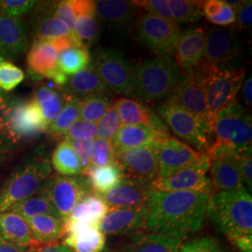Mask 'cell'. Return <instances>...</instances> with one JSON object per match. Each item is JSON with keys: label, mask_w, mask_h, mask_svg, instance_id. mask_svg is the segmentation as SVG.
Wrapping results in <instances>:
<instances>
[{"label": "cell", "mask_w": 252, "mask_h": 252, "mask_svg": "<svg viewBox=\"0 0 252 252\" xmlns=\"http://www.w3.org/2000/svg\"><path fill=\"white\" fill-rule=\"evenodd\" d=\"M212 194L197 191L153 189L148 203L144 229L149 233L182 239L202 228Z\"/></svg>", "instance_id": "cell-1"}, {"label": "cell", "mask_w": 252, "mask_h": 252, "mask_svg": "<svg viewBox=\"0 0 252 252\" xmlns=\"http://www.w3.org/2000/svg\"><path fill=\"white\" fill-rule=\"evenodd\" d=\"M206 154L208 158L219 155H240L252 151V119L249 109L234 101L217 114Z\"/></svg>", "instance_id": "cell-2"}, {"label": "cell", "mask_w": 252, "mask_h": 252, "mask_svg": "<svg viewBox=\"0 0 252 252\" xmlns=\"http://www.w3.org/2000/svg\"><path fill=\"white\" fill-rule=\"evenodd\" d=\"M183 75L171 57L144 60L133 67L131 97L142 103L167 98Z\"/></svg>", "instance_id": "cell-3"}, {"label": "cell", "mask_w": 252, "mask_h": 252, "mask_svg": "<svg viewBox=\"0 0 252 252\" xmlns=\"http://www.w3.org/2000/svg\"><path fill=\"white\" fill-rule=\"evenodd\" d=\"M208 214L232 242L252 234V198L247 189L213 193Z\"/></svg>", "instance_id": "cell-4"}, {"label": "cell", "mask_w": 252, "mask_h": 252, "mask_svg": "<svg viewBox=\"0 0 252 252\" xmlns=\"http://www.w3.org/2000/svg\"><path fill=\"white\" fill-rule=\"evenodd\" d=\"M195 70L203 80L207 112L213 126L217 114L235 101L243 84L245 71L203 63Z\"/></svg>", "instance_id": "cell-5"}, {"label": "cell", "mask_w": 252, "mask_h": 252, "mask_svg": "<svg viewBox=\"0 0 252 252\" xmlns=\"http://www.w3.org/2000/svg\"><path fill=\"white\" fill-rule=\"evenodd\" d=\"M51 175L52 166L47 159L34 157L19 165L0 189V213L36 194Z\"/></svg>", "instance_id": "cell-6"}, {"label": "cell", "mask_w": 252, "mask_h": 252, "mask_svg": "<svg viewBox=\"0 0 252 252\" xmlns=\"http://www.w3.org/2000/svg\"><path fill=\"white\" fill-rule=\"evenodd\" d=\"M91 64L108 90L131 96L133 67L123 52L115 48L100 49Z\"/></svg>", "instance_id": "cell-7"}, {"label": "cell", "mask_w": 252, "mask_h": 252, "mask_svg": "<svg viewBox=\"0 0 252 252\" xmlns=\"http://www.w3.org/2000/svg\"><path fill=\"white\" fill-rule=\"evenodd\" d=\"M157 112L166 127L185 144L190 148L193 147L200 153H206L211 137L207 128L197 118L180 106L169 102L158 106Z\"/></svg>", "instance_id": "cell-8"}, {"label": "cell", "mask_w": 252, "mask_h": 252, "mask_svg": "<svg viewBox=\"0 0 252 252\" xmlns=\"http://www.w3.org/2000/svg\"><path fill=\"white\" fill-rule=\"evenodd\" d=\"M92 191L88 181L83 176L65 177L51 175L38 192L49 199L64 222L73 207Z\"/></svg>", "instance_id": "cell-9"}, {"label": "cell", "mask_w": 252, "mask_h": 252, "mask_svg": "<svg viewBox=\"0 0 252 252\" xmlns=\"http://www.w3.org/2000/svg\"><path fill=\"white\" fill-rule=\"evenodd\" d=\"M180 30L176 23L145 12L137 23V37L147 50L158 57L175 54Z\"/></svg>", "instance_id": "cell-10"}, {"label": "cell", "mask_w": 252, "mask_h": 252, "mask_svg": "<svg viewBox=\"0 0 252 252\" xmlns=\"http://www.w3.org/2000/svg\"><path fill=\"white\" fill-rule=\"evenodd\" d=\"M114 163L122 170L125 179L152 183L158 175V143L114 150Z\"/></svg>", "instance_id": "cell-11"}, {"label": "cell", "mask_w": 252, "mask_h": 252, "mask_svg": "<svg viewBox=\"0 0 252 252\" xmlns=\"http://www.w3.org/2000/svg\"><path fill=\"white\" fill-rule=\"evenodd\" d=\"M48 128L36 103L31 100H11L6 135L15 144L47 132Z\"/></svg>", "instance_id": "cell-12"}, {"label": "cell", "mask_w": 252, "mask_h": 252, "mask_svg": "<svg viewBox=\"0 0 252 252\" xmlns=\"http://www.w3.org/2000/svg\"><path fill=\"white\" fill-rule=\"evenodd\" d=\"M210 160L206 153H201L196 162L164 179L152 182L153 189L162 191H197L212 192L211 182L207 177Z\"/></svg>", "instance_id": "cell-13"}, {"label": "cell", "mask_w": 252, "mask_h": 252, "mask_svg": "<svg viewBox=\"0 0 252 252\" xmlns=\"http://www.w3.org/2000/svg\"><path fill=\"white\" fill-rule=\"evenodd\" d=\"M166 102L180 106L197 118L207 128L211 137L212 125L207 112L204 84L202 77L196 70L183 75Z\"/></svg>", "instance_id": "cell-14"}, {"label": "cell", "mask_w": 252, "mask_h": 252, "mask_svg": "<svg viewBox=\"0 0 252 252\" xmlns=\"http://www.w3.org/2000/svg\"><path fill=\"white\" fill-rule=\"evenodd\" d=\"M201 153L168 133L158 141V175L164 179L196 162ZM156 180V179H155Z\"/></svg>", "instance_id": "cell-15"}, {"label": "cell", "mask_w": 252, "mask_h": 252, "mask_svg": "<svg viewBox=\"0 0 252 252\" xmlns=\"http://www.w3.org/2000/svg\"><path fill=\"white\" fill-rule=\"evenodd\" d=\"M239 53V43L233 27H214L207 33L202 63L216 67L233 60Z\"/></svg>", "instance_id": "cell-16"}, {"label": "cell", "mask_w": 252, "mask_h": 252, "mask_svg": "<svg viewBox=\"0 0 252 252\" xmlns=\"http://www.w3.org/2000/svg\"><path fill=\"white\" fill-rule=\"evenodd\" d=\"M207 32L203 27H191L180 32L175 50V62L183 74L192 72L202 63Z\"/></svg>", "instance_id": "cell-17"}, {"label": "cell", "mask_w": 252, "mask_h": 252, "mask_svg": "<svg viewBox=\"0 0 252 252\" xmlns=\"http://www.w3.org/2000/svg\"><path fill=\"white\" fill-rule=\"evenodd\" d=\"M152 183L125 179L117 187L100 196L110 209L147 207L151 193Z\"/></svg>", "instance_id": "cell-18"}, {"label": "cell", "mask_w": 252, "mask_h": 252, "mask_svg": "<svg viewBox=\"0 0 252 252\" xmlns=\"http://www.w3.org/2000/svg\"><path fill=\"white\" fill-rule=\"evenodd\" d=\"M209 160V180L213 193L246 189L239 167V155H219Z\"/></svg>", "instance_id": "cell-19"}, {"label": "cell", "mask_w": 252, "mask_h": 252, "mask_svg": "<svg viewBox=\"0 0 252 252\" xmlns=\"http://www.w3.org/2000/svg\"><path fill=\"white\" fill-rule=\"evenodd\" d=\"M63 245L74 252H102L106 236L99 224L65 221Z\"/></svg>", "instance_id": "cell-20"}, {"label": "cell", "mask_w": 252, "mask_h": 252, "mask_svg": "<svg viewBox=\"0 0 252 252\" xmlns=\"http://www.w3.org/2000/svg\"><path fill=\"white\" fill-rule=\"evenodd\" d=\"M29 47L28 30L20 17L0 14V55L4 59H16Z\"/></svg>", "instance_id": "cell-21"}, {"label": "cell", "mask_w": 252, "mask_h": 252, "mask_svg": "<svg viewBox=\"0 0 252 252\" xmlns=\"http://www.w3.org/2000/svg\"><path fill=\"white\" fill-rule=\"evenodd\" d=\"M148 217V207L110 209L100 221V230L104 234L123 235L135 233L144 228Z\"/></svg>", "instance_id": "cell-22"}, {"label": "cell", "mask_w": 252, "mask_h": 252, "mask_svg": "<svg viewBox=\"0 0 252 252\" xmlns=\"http://www.w3.org/2000/svg\"><path fill=\"white\" fill-rule=\"evenodd\" d=\"M57 2H37L32 25L34 42L70 36V31L54 14Z\"/></svg>", "instance_id": "cell-23"}, {"label": "cell", "mask_w": 252, "mask_h": 252, "mask_svg": "<svg viewBox=\"0 0 252 252\" xmlns=\"http://www.w3.org/2000/svg\"><path fill=\"white\" fill-rule=\"evenodd\" d=\"M121 122L124 126H150L160 134L167 133L168 129L162 119L153 109L138 100L123 97L114 103Z\"/></svg>", "instance_id": "cell-24"}, {"label": "cell", "mask_w": 252, "mask_h": 252, "mask_svg": "<svg viewBox=\"0 0 252 252\" xmlns=\"http://www.w3.org/2000/svg\"><path fill=\"white\" fill-rule=\"evenodd\" d=\"M58 53L48 40H40L33 43L27 54L28 71L36 78L53 79L59 70Z\"/></svg>", "instance_id": "cell-25"}, {"label": "cell", "mask_w": 252, "mask_h": 252, "mask_svg": "<svg viewBox=\"0 0 252 252\" xmlns=\"http://www.w3.org/2000/svg\"><path fill=\"white\" fill-rule=\"evenodd\" d=\"M134 1L99 0L94 1L96 18L109 27L122 28L129 25L136 14Z\"/></svg>", "instance_id": "cell-26"}, {"label": "cell", "mask_w": 252, "mask_h": 252, "mask_svg": "<svg viewBox=\"0 0 252 252\" xmlns=\"http://www.w3.org/2000/svg\"><path fill=\"white\" fill-rule=\"evenodd\" d=\"M182 239L154 233H133L125 252H179Z\"/></svg>", "instance_id": "cell-27"}, {"label": "cell", "mask_w": 252, "mask_h": 252, "mask_svg": "<svg viewBox=\"0 0 252 252\" xmlns=\"http://www.w3.org/2000/svg\"><path fill=\"white\" fill-rule=\"evenodd\" d=\"M26 220L35 246L58 243L64 235V222L58 217L38 215Z\"/></svg>", "instance_id": "cell-28"}, {"label": "cell", "mask_w": 252, "mask_h": 252, "mask_svg": "<svg viewBox=\"0 0 252 252\" xmlns=\"http://www.w3.org/2000/svg\"><path fill=\"white\" fill-rule=\"evenodd\" d=\"M163 135L164 134L158 133L152 127L143 125L122 126L112 140V145L114 150L144 147L157 144L161 136Z\"/></svg>", "instance_id": "cell-29"}, {"label": "cell", "mask_w": 252, "mask_h": 252, "mask_svg": "<svg viewBox=\"0 0 252 252\" xmlns=\"http://www.w3.org/2000/svg\"><path fill=\"white\" fill-rule=\"evenodd\" d=\"M64 89L65 94L74 95L80 99L108 93L107 87L91 63L83 70L70 76Z\"/></svg>", "instance_id": "cell-30"}, {"label": "cell", "mask_w": 252, "mask_h": 252, "mask_svg": "<svg viewBox=\"0 0 252 252\" xmlns=\"http://www.w3.org/2000/svg\"><path fill=\"white\" fill-rule=\"evenodd\" d=\"M0 235L9 243L21 247L35 246L27 220L11 211L0 213Z\"/></svg>", "instance_id": "cell-31"}, {"label": "cell", "mask_w": 252, "mask_h": 252, "mask_svg": "<svg viewBox=\"0 0 252 252\" xmlns=\"http://www.w3.org/2000/svg\"><path fill=\"white\" fill-rule=\"evenodd\" d=\"M108 211L109 208L103 198L99 194L92 191L73 207L65 221L100 224V221Z\"/></svg>", "instance_id": "cell-32"}, {"label": "cell", "mask_w": 252, "mask_h": 252, "mask_svg": "<svg viewBox=\"0 0 252 252\" xmlns=\"http://www.w3.org/2000/svg\"><path fill=\"white\" fill-rule=\"evenodd\" d=\"M93 192L104 194L117 187L125 180V176L116 163L104 166H91L84 175Z\"/></svg>", "instance_id": "cell-33"}, {"label": "cell", "mask_w": 252, "mask_h": 252, "mask_svg": "<svg viewBox=\"0 0 252 252\" xmlns=\"http://www.w3.org/2000/svg\"><path fill=\"white\" fill-rule=\"evenodd\" d=\"M52 165L60 176H82L81 161L72 147L65 140L61 141L55 148L52 155Z\"/></svg>", "instance_id": "cell-34"}, {"label": "cell", "mask_w": 252, "mask_h": 252, "mask_svg": "<svg viewBox=\"0 0 252 252\" xmlns=\"http://www.w3.org/2000/svg\"><path fill=\"white\" fill-rule=\"evenodd\" d=\"M64 97L63 109L47 131L56 138H63L66 130L81 119V99L65 93Z\"/></svg>", "instance_id": "cell-35"}, {"label": "cell", "mask_w": 252, "mask_h": 252, "mask_svg": "<svg viewBox=\"0 0 252 252\" xmlns=\"http://www.w3.org/2000/svg\"><path fill=\"white\" fill-rule=\"evenodd\" d=\"M90 63V53L86 47H70L58 54L57 59L58 68L67 76L80 72Z\"/></svg>", "instance_id": "cell-36"}, {"label": "cell", "mask_w": 252, "mask_h": 252, "mask_svg": "<svg viewBox=\"0 0 252 252\" xmlns=\"http://www.w3.org/2000/svg\"><path fill=\"white\" fill-rule=\"evenodd\" d=\"M8 211L17 213L25 219H30L38 215H52L60 218L49 199L39 192L14 204Z\"/></svg>", "instance_id": "cell-37"}, {"label": "cell", "mask_w": 252, "mask_h": 252, "mask_svg": "<svg viewBox=\"0 0 252 252\" xmlns=\"http://www.w3.org/2000/svg\"><path fill=\"white\" fill-rule=\"evenodd\" d=\"M174 22L178 24H191L203 18L202 7L204 2L187 0L167 1Z\"/></svg>", "instance_id": "cell-38"}, {"label": "cell", "mask_w": 252, "mask_h": 252, "mask_svg": "<svg viewBox=\"0 0 252 252\" xmlns=\"http://www.w3.org/2000/svg\"><path fill=\"white\" fill-rule=\"evenodd\" d=\"M111 99L106 94H100L81 99V119L93 124L98 123L111 107Z\"/></svg>", "instance_id": "cell-39"}, {"label": "cell", "mask_w": 252, "mask_h": 252, "mask_svg": "<svg viewBox=\"0 0 252 252\" xmlns=\"http://www.w3.org/2000/svg\"><path fill=\"white\" fill-rule=\"evenodd\" d=\"M75 33L81 44L88 48L99 39L100 25L95 14H81L76 17Z\"/></svg>", "instance_id": "cell-40"}, {"label": "cell", "mask_w": 252, "mask_h": 252, "mask_svg": "<svg viewBox=\"0 0 252 252\" xmlns=\"http://www.w3.org/2000/svg\"><path fill=\"white\" fill-rule=\"evenodd\" d=\"M121 126V118L114 104H112L106 115L98 122V126H96L97 128L95 137L112 142Z\"/></svg>", "instance_id": "cell-41"}, {"label": "cell", "mask_w": 252, "mask_h": 252, "mask_svg": "<svg viewBox=\"0 0 252 252\" xmlns=\"http://www.w3.org/2000/svg\"><path fill=\"white\" fill-rule=\"evenodd\" d=\"M25 80V73L15 64L4 59L0 62V91L14 90Z\"/></svg>", "instance_id": "cell-42"}, {"label": "cell", "mask_w": 252, "mask_h": 252, "mask_svg": "<svg viewBox=\"0 0 252 252\" xmlns=\"http://www.w3.org/2000/svg\"><path fill=\"white\" fill-rule=\"evenodd\" d=\"M114 162V148L112 142L94 138L91 153V165L104 166Z\"/></svg>", "instance_id": "cell-43"}, {"label": "cell", "mask_w": 252, "mask_h": 252, "mask_svg": "<svg viewBox=\"0 0 252 252\" xmlns=\"http://www.w3.org/2000/svg\"><path fill=\"white\" fill-rule=\"evenodd\" d=\"M36 3L35 0H0V14L20 17L30 12Z\"/></svg>", "instance_id": "cell-44"}, {"label": "cell", "mask_w": 252, "mask_h": 252, "mask_svg": "<svg viewBox=\"0 0 252 252\" xmlns=\"http://www.w3.org/2000/svg\"><path fill=\"white\" fill-rule=\"evenodd\" d=\"M64 101V94H61V92L57 91L51 99L37 105L48 127L51 126V124L57 118L61 110L63 109Z\"/></svg>", "instance_id": "cell-45"}, {"label": "cell", "mask_w": 252, "mask_h": 252, "mask_svg": "<svg viewBox=\"0 0 252 252\" xmlns=\"http://www.w3.org/2000/svg\"><path fill=\"white\" fill-rule=\"evenodd\" d=\"M96 128L95 124L80 119L66 130L63 136V140L94 138L96 136Z\"/></svg>", "instance_id": "cell-46"}, {"label": "cell", "mask_w": 252, "mask_h": 252, "mask_svg": "<svg viewBox=\"0 0 252 252\" xmlns=\"http://www.w3.org/2000/svg\"><path fill=\"white\" fill-rule=\"evenodd\" d=\"M94 138H80L65 140L72 147L74 152L78 155L82 166V176L86 174L91 166V153Z\"/></svg>", "instance_id": "cell-47"}, {"label": "cell", "mask_w": 252, "mask_h": 252, "mask_svg": "<svg viewBox=\"0 0 252 252\" xmlns=\"http://www.w3.org/2000/svg\"><path fill=\"white\" fill-rule=\"evenodd\" d=\"M137 9H144L147 13L175 23L172 17L166 0H149V1H134Z\"/></svg>", "instance_id": "cell-48"}, {"label": "cell", "mask_w": 252, "mask_h": 252, "mask_svg": "<svg viewBox=\"0 0 252 252\" xmlns=\"http://www.w3.org/2000/svg\"><path fill=\"white\" fill-rule=\"evenodd\" d=\"M179 252H227L217 242L210 237H203L190 240L188 243L180 247Z\"/></svg>", "instance_id": "cell-49"}, {"label": "cell", "mask_w": 252, "mask_h": 252, "mask_svg": "<svg viewBox=\"0 0 252 252\" xmlns=\"http://www.w3.org/2000/svg\"><path fill=\"white\" fill-rule=\"evenodd\" d=\"M239 167L243 180L244 186L251 193L252 189V151L239 155Z\"/></svg>", "instance_id": "cell-50"}, {"label": "cell", "mask_w": 252, "mask_h": 252, "mask_svg": "<svg viewBox=\"0 0 252 252\" xmlns=\"http://www.w3.org/2000/svg\"><path fill=\"white\" fill-rule=\"evenodd\" d=\"M234 11L236 27L240 29H247L252 26V1H242L241 5L234 9Z\"/></svg>", "instance_id": "cell-51"}, {"label": "cell", "mask_w": 252, "mask_h": 252, "mask_svg": "<svg viewBox=\"0 0 252 252\" xmlns=\"http://www.w3.org/2000/svg\"><path fill=\"white\" fill-rule=\"evenodd\" d=\"M208 21L216 26H220V27L231 26L233 24H235V11L224 1V5L221 11L217 16L209 19Z\"/></svg>", "instance_id": "cell-52"}, {"label": "cell", "mask_w": 252, "mask_h": 252, "mask_svg": "<svg viewBox=\"0 0 252 252\" xmlns=\"http://www.w3.org/2000/svg\"><path fill=\"white\" fill-rule=\"evenodd\" d=\"M12 98L0 92V133L6 135L7 122L9 116V108Z\"/></svg>", "instance_id": "cell-53"}, {"label": "cell", "mask_w": 252, "mask_h": 252, "mask_svg": "<svg viewBox=\"0 0 252 252\" xmlns=\"http://www.w3.org/2000/svg\"><path fill=\"white\" fill-rule=\"evenodd\" d=\"M56 92L57 90L54 87L49 86V85H40L34 91L33 97L31 101L36 103V105H39L43 102L51 99Z\"/></svg>", "instance_id": "cell-54"}, {"label": "cell", "mask_w": 252, "mask_h": 252, "mask_svg": "<svg viewBox=\"0 0 252 252\" xmlns=\"http://www.w3.org/2000/svg\"><path fill=\"white\" fill-rule=\"evenodd\" d=\"M223 5H224V1H220V0L206 1V2H204L203 7H202L203 15H205L207 20L213 18L221 11V9L223 8Z\"/></svg>", "instance_id": "cell-55"}, {"label": "cell", "mask_w": 252, "mask_h": 252, "mask_svg": "<svg viewBox=\"0 0 252 252\" xmlns=\"http://www.w3.org/2000/svg\"><path fill=\"white\" fill-rule=\"evenodd\" d=\"M15 143L5 134L0 133V164L5 162L12 153Z\"/></svg>", "instance_id": "cell-56"}, {"label": "cell", "mask_w": 252, "mask_h": 252, "mask_svg": "<svg viewBox=\"0 0 252 252\" xmlns=\"http://www.w3.org/2000/svg\"><path fill=\"white\" fill-rule=\"evenodd\" d=\"M34 247L25 248L15 244L9 243L0 235V252H33Z\"/></svg>", "instance_id": "cell-57"}, {"label": "cell", "mask_w": 252, "mask_h": 252, "mask_svg": "<svg viewBox=\"0 0 252 252\" xmlns=\"http://www.w3.org/2000/svg\"><path fill=\"white\" fill-rule=\"evenodd\" d=\"M33 252H74L63 244L55 243L43 246H35Z\"/></svg>", "instance_id": "cell-58"}, {"label": "cell", "mask_w": 252, "mask_h": 252, "mask_svg": "<svg viewBox=\"0 0 252 252\" xmlns=\"http://www.w3.org/2000/svg\"><path fill=\"white\" fill-rule=\"evenodd\" d=\"M242 97L244 103L247 107V109L252 108V76H250L249 79H247L244 84H242Z\"/></svg>", "instance_id": "cell-59"}, {"label": "cell", "mask_w": 252, "mask_h": 252, "mask_svg": "<svg viewBox=\"0 0 252 252\" xmlns=\"http://www.w3.org/2000/svg\"><path fill=\"white\" fill-rule=\"evenodd\" d=\"M234 245L242 252H252V234L245 235L235 239Z\"/></svg>", "instance_id": "cell-60"}, {"label": "cell", "mask_w": 252, "mask_h": 252, "mask_svg": "<svg viewBox=\"0 0 252 252\" xmlns=\"http://www.w3.org/2000/svg\"><path fill=\"white\" fill-rule=\"evenodd\" d=\"M2 60H4V58H3V57H2V56H1V55H0V62H1V61H2ZM0 92H1V91H0Z\"/></svg>", "instance_id": "cell-61"}]
</instances>
